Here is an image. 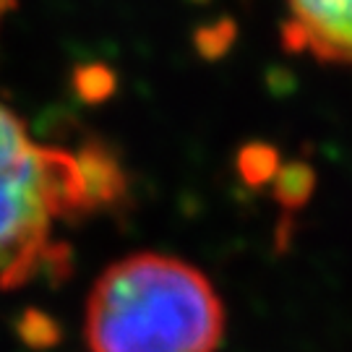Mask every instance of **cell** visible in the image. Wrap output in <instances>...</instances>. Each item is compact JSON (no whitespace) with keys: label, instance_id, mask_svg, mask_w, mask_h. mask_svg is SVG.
Here are the masks:
<instances>
[{"label":"cell","instance_id":"6da1fadb","mask_svg":"<svg viewBox=\"0 0 352 352\" xmlns=\"http://www.w3.org/2000/svg\"><path fill=\"white\" fill-rule=\"evenodd\" d=\"M118 190L120 175L110 160L37 144L0 102V289L65 266L55 225L84 217Z\"/></svg>","mask_w":352,"mask_h":352},{"label":"cell","instance_id":"3957f363","mask_svg":"<svg viewBox=\"0 0 352 352\" xmlns=\"http://www.w3.org/2000/svg\"><path fill=\"white\" fill-rule=\"evenodd\" d=\"M282 37L292 52L352 65V0H287Z\"/></svg>","mask_w":352,"mask_h":352},{"label":"cell","instance_id":"7a4b0ae2","mask_svg":"<svg viewBox=\"0 0 352 352\" xmlns=\"http://www.w3.org/2000/svg\"><path fill=\"white\" fill-rule=\"evenodd\" d=\"M91 352H217L225 308L196 266L162 253H133L89 292Z\"/></svg>","mask_w":352,"mask_h":352}]
</instances>
